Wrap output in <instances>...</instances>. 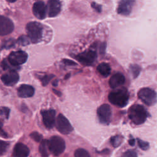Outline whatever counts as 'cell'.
<instances>
[{
    "label": "cell",
    "instance_id": "1",
    "mask_svg": "<svg viewBox=\"0 0 157 157\" xmlns=\"http://www.w3.org/2000/svg\"><path fill=\"white\" fill-rule=\"evenodd\" d=\"M129 98L128 91L124 87L115 89L108 96L110 102L120 107H125L128 102Z\"/></svg>",
    "mask_w": 157,
    "mask_h": 157
},
{
    "label": "cell",
    "instance_id": "2",
    "mask_svg": "<svg viewBox=\"0 0 157 157\" xmlns=\"http://www.w3.org/2000/svg\"><path fill=\"white\" fill-rule=\"evenodd\" d=\"M128 117L133 123L139 125L145 121L148 117V112L142 105L134 104L129 108Z\"/></svg>",
    "mask_w": 157,
    "mask_h": 157
},
{
    "label": "cell",
    "instance_id": "3",
    "mask_svg": "<svg viewBox=\"0 0 157 157\" xmlns=\"http://www.w3.org/2000/svg\"><path fill=\"white\" fill-rule=\"evenodd\" d=\"M29 39L31 42L36 44L39 42L42 37V26L37 21L28 23L26 26Z\"/></svg>",
    "mask_w": 157,
    "mask_h": 157
},
{
    "label": "cell",
    "instance_id": "4",
    "mask_svg": "<svg viewBox=\"0 0 157 157\" xmlns=\"http://www.w3.org/2000/svg\"><path fill=\"white\" fill-rule=\"evenodd\" d=\"M48 149L54 155L58 156L61 154L65 150V142L61 137L58 136H52L47 140Z\"/></svg>",
    "mask_w": 157,
    "mask_h": 157
},
{
    "label": "cell",
    "instance_id": "5",
    "mask_svg": "<svg viewBox=\"0 0 157 157\" xmlns=\"http://www.w3.org/2000/svg\"><path fill=\"white\" fill-rule=\"evenodd\" d=\"M139 98L146 105H153L156 102V92L149 88H143L138 92Z\"/></svg>",
    "mask_w": 157,
    "mask_h": 157
},
{
    "label": "cell",
    "instance_id": "6",
    "mask_svg": "<svg viewBox=\"0 0 157 157\" xmlns=\"http://www.w3.org/2000/svg\"><path fill=\"white\" fill-rule=\"evenodd\" d=\"M28 59V55L26 52L22 50H18L11 52L9 56L7 61L9 63L13 66H18L24 64Z\"/></svg>",
    "mask_w": 157,
    "mask_h": 157
},
{
    "label": "cell",
    "instance_id": "7",
    "mask_svg": "<svg viewBox=\"0 0 157 157\" xmlns=\"http://www.w3.org/2000/svg\"><path fill=\"white\" fill-rule=\"evenodd\" d=\"M55 123L56 129L63 134H68L73 130V128L69 120L61 113L58 115Z\"/></svg>",
    "mask_w": 157,
    "mask_h": 157
},
{
    "label": "cell",
    "instance_id": "8",
    "mask_svg": "<svg viewBox=\"0 0 157 157\" xmlns=\"http://www.w3.org/2000/svg\"><path fill=\"white\" fill-rule=\"evenodd\" d=\"M97 115L102 124H109L112 117V110L110 105L107 104L101 105L97 110Z\"/></svg>",
    "mask_w": 157,
    "mask_h": 157
},
{
    "label": "cell",
    "instance_id": "9",
    "mask_svg": "<svg viewBox=\"0 0 157 157\" xmlns=\"http://www.w3.org/2000/svg\"><path fill=\"white\" fill-rule=\"evenodd\" d=\"M75 58L84 65H91L97 58V53L94 50L85 51L75 56Z\"/></svg>",
    "mask_w": 157,
    "mask_h": 157
},
{
    "label": "cell",
    "instance_id": "10",
    "mask_svg": "<svg viewBox=\"0 0 157 157\" xmlns=\"http://www.w3.org/2000/svg\"><path fill=\"white\" fill-rule=\"evenodd\" d=\"M56 112L53 109L44 110L41 112L43 123L47 129H52L55 124Z\"/></svg>",
    "mask_w": 157,
    "mask_h": 157
},
{
    "label": "cell",
    "instance_id": "11",
    "mask_svg": "<svg viewBox=\"0 0 157 157\" xmlns=\"http://www.w3.org/2000/svg\"><path fill=\"white\" fill-rule=\"evenodd\" d=\"M14 29L12 20L4 16L0 15V36H6L11 33Z\"/></svg>",
    "mask_w": 157,
    "mask_h": 157
},
{
    "label": "cell",
    "instance_id": "12",
    "mask_svg": "<svg viewBox=\"0 0 157 157\" xmlns=\"http://www.w3.org/2000/svg\"><path fill=\"white\" fill-rule=\"evenodd\" d=\"M18 80L19 75L14 70H11L1 76V80L6 86H13L18 82Z\"/></svg>",
    "mask_w": 157,
    "mask_h": 157
},
{
    "label": "cell",
    "instance_id": "13",
    "mask_svg": "<svg viewBox=\"0 0 157 157\" xmlns=\"http://www.w3.org/2000/svg\"><path fill=\"white\" fill-rule=\"evenodd\" d=\"M33 12L34 16L38 19L42 20L46 17L47 6L43 1H37L33 6Z\"/></svg>",
    "mask_w": 157,
    "mask_h": 157
},
{
    "label": "cell",
    "instance_id": "14",
    "mask_svg": "<svg viewBox=\"0 0 157 157\" xmlns=\"http://www.w3.org/2000/svg\"><path fill=\"white\" fill-rule=\"evenodd\" d=\"M134 1L131 0H122L119 2L117 13L123 15H128L131 12Z\"/></svg>",
    "mask_w": 157,
    "mask_h": 157
},
{
    "label": "cell",
    "instance_id": "15",
    "mask_svg": "<svg viewBox=\"0 0 157 157\" xmlns=\"http://www.w3.org/2000/svg\"><path fill=\"white\" fill-rule=\"evenodd\" d=\"M61 2L57 0H49L47 2V9L50 17H56L61 10Z\"/></svg>",
    "mask_w": 157,
    "mask_h": 157
},
{
    "label": "cell",
    "instance_id": "16",
    "mask_svg": "<svg viewBox=\"0 0 157 157\" xmlns=\"http://www.w3.org/2000/svg\"><path fill=\"white\" fill-rule=\"evenodd\" d=\"M29 154V148L23 143H17L13 150V157H28Z\"/></svg>",
    "mask_w": 157,
    "mask_h": 157
},
{
    "label": "cell",
    "instance_id": "17",
    "mask_svg": "<svg viewBox=\"0 0 157 157\" xmlns=\"http://www.w3.org/2000/svg\"><path fill=\"white\" fill-rule=\"evenodd\" d=\"M34 88L29 85L26 84L21 85L17 90L18 96L22 98H26L32 97L34 94Z\"/></svg>",
    "mask_w": 157,
    "mask_h": 157
},
{
    "label": "cell",
    "instance_id": "18",
    "mask_svg": "<svg viewBox=\"0 0 157 157\" xmlns=\"http://www.w3.org/2000/svg\"><path fill=\"white\" fill-rule=\"evenodd\" d=\"M125 82V77L121 72H117L114 74L109 79V83L110 86L113 89L123 85Z\"/></svg>",
    "mask_w": 157,
    "mask_h": 157
},
{
    "label": "cell",
    "instance_id": "19",
    "mask_svg": "<svg viewBox=\"0 0 157 157\" xmlns=\"http://www.w3.org/2000/svg\"><path fill=\"white\" fill-rule=\"evenodd\" d=\"M97 71L103 77H107L109 75L111 72V68L110 65L106 63H101L97 67Z\"/></svg>",
    "mask_w": 157,
    "mask_h": 157
},
{
    "label": "cell",
    "instance_id": "20",
    "mask_svg": "<svg viewBox=\"0 0 157 157\" xmlns=\"http://www.w3.org/2000/svg\"><path fill=\"white\" fill-rule=\"evenodd\" d=\"M48 145H47V140H42L40 142V144L39 147V150L40 153L43 157L48 156Z\"/></svg>",
    "mask_w": 157,
    "mask_h": 157
},
{
    "label": "cell",
    "instance_id": "21",
    "mask_svg": "<svg viewBox=\"0 0 157 157\" xmlns=\"http://www.w3.org/2000/svg\"><path fill=\"white\" fill-rule=\"evenodd\" d=\"M129 69H130L131 73L132 74V75L134 78H136L139 75L140 71H141L140 67L139 65L135 64H131L129 66Z\"/></svg>",
    "mask_w": 157,
    "mask_h": 157
},
{
    "label": "cell",
    "instance_id": "22",
    "mask_svg": "<svg viewBox=\"0 0 157 157\" xmlns=\"http://www.w3.org/2000/svg\"><path fill=\"white\" fill-rule=\"evenodd\" d=\"M123 141V137L121 136L116 135L114 136H112L110 139V143L114 147H118Z\"/></svg>",
    "mask_w": 157,
    "mask_h": 157
},
{
    "label": "cell",
    "instance_id": "23",
    "mask_svg": "<svg viewBox=\"0 0 157 157\" xmlns=\"http://www.w3.org/2000/svg\"><path fill=\"white\" fill-rule=\"evenodd\" d=\"M75 157H91L90 153L83 148H78L75 151Z\"/></svg>",
    "mask_w": 157,
    "mask_h": 157
},
{
    "label": "cell",
    "instance_id": "24",
    "mask_svg": "<svg viewBox=\"0 0 157 157\" xmlns=\"http://www.w3.org/2000/svg\"><path fill=\"white\" fill-rule=\"evenodd\" d=\"M9 144L6 141L0 140V156L4 155L9 148Z\"/></svg>",
    "mask_w": 157,
    "mask_h": 157
},
{
    "label": "cell",
    "instance_id": "25",
    "mask_svg": "<svg viewBox=\"0 0 157 157\" xmlns=\"http://www.w3.org/2000/svg\"><path fill=\"white\" fill-rule=\"evenodd\" d=\"M9 114H10V109L8 107H2L0 108V115L2 117L7 119L9 118Z\"/></svg>",
    "mask_w": 157,
    "mask_h": 157
},
{
    "label": "cell",
    "instance_id": "26",
    "mask_svg": "<svg viewBox=\"0 0 157 157\" xmlns=\"http://www.w3.org/2000/svg\"><path fill=\"white\" fill-rule=\"evenodd\" d=\"M18 42L23 46L27 45L29 44V39L26 36H21L18 39Z\"/></svg>",
    "mask_w": 157,
    "mask_h": 157
},
{
    "label": "cell",
    "instance_id": "27",
    "mask_svg": "<svg viewBox=\"0 0 157 157\" xmlns=\"http://www.w3.org/2000/svg\"><path fill=\"white\" fill-rule=\"evenodd\" d=\"M137 143L139 147L143 150H147L149 148V144L147 142L142 140L140 139H137Z\"/></svg>",
    "mask_w": 157,
    "mask_h": 157
},
{
    "label": "cell",
    "instance_id": "28",
    "mask_svg": "<svg viewBox=\"0 0 157 157\" xmlns=\"http://www.w3.org/2000/svg\"><path fill=\"white\" fill-rule=\"evenodd\" d=\"M15 45V40L13 39H10L5 41L3 44H2V48H9L13 47Z\"/></svg>",
    "mask_w": 157,
    "mask_h": 157
},
{
    "label": "cell",
    "instance_id": "29",
    "mask_svg": "<svg viewBox=\"0 0 157 157\" xmlns=\"http://www.w3.org/2000/svg\"><path fill=\"white\" fill-rule=\"evenodd\" d=\"M30 137L36 142H41L42 140V134H39L37 132H33L32 133L30 134Z\"/></svg>",
    "mask_w": 157,
    "mask_h": 157
},
{
    "label": "cell",
    "instance_id": "30",
    "mask_svg": "<svg viewBox=\"0 0 157 157\" xmlns=\"http://www.w3.org/2000/svg\"><path fill=\"white\" fill-rule=\"evenodd\" d=\"M55 76L53 74L47 75H45L44 77H43L42 78H40L42 85L43 86H46L48 83V82L50 81V80L52 78H53Z\"/></svg>",
    "mask_w": 157,
    "mask_h": 157
},
{
    "label": "cell",
    "instance_id": "31",
    "mask_svg": "<svg viewBox=\"0 0 157 157\" xmlns=\"http://www.w3.org/2000/svg\"><path fill=\"white\" fill-rule=\"evenodd\" d=\"M121 157H137V155L136 151L133 150H128L122 155Z\"/></svg>",
    "mask_w": 157,
    "mask_h": 157
},
{
    "label": "cell",
    "instance_id": "32",
    "mask_svg": "<svg viewBox=\"0 0 157 157\" xmlns=\"http://www.w3.org/2000/svg\"><path fill=\"white\" fill-rule=\"evenodd\" d=\"M63 62L64 63V64H65L67 66H74V65H76V63H75L74 61H73L71 59H63Z\"/></svg>",
    "mask_w": 157,
    "mask_h": 157
},
{
    "label": "cell",
    "instance_id": "33",
    "mask_svg": "<svg viewBox=\"0 0 157 157\" xmlns=\"http://www.w3.org/2000/svg\"><path fill=\"white\" fill-rule=\"evenodd\" d=\"M91 7L94 9L97 12H101V6L99 4H98L95 2H92L91 3Z\"/></svg>",
    "mask_w": 157,
    "mask_h": 157
},
{
    "label": "cell",
    "instance_id": "34",
    "mask_svg": "<svg viewBox=\"0 0 157 157\" xmlns=\"http://www.w3.org/2000/svg\"><path fill=\"white\" fill-rule=\"evenodd\" d=\"M129 145H131V146L134 145V144H135V140H134L133 138L129 139Z\"/></svg>",
    "mask_w": 157,
    "mask_h": 157
},
{
    "label": "cell",
    "instance_id": "35",
    "mask_svg": "<svg viewBox=\"0 0 157 157\" xmlns=\"http://www.w3.org/2000/svg\"><path fill=\"white\" fill-rule=\"evenodd\" d=\"M58 80H54V82H53V86H57V83H58Z\"/></svg>",
    "mask_w": 157,
    "mask_h": 157
},
{
    "label": "cell",
    "instance_id": "36",
    "mask_svg": "<svg viewBox=\"0 0 157 157\" xmlns=\"http://www.w3.org/2000/svg\"><path fill=\"white\" fill-rule=\"evenodd\" d=\"M53 91L55 92V93H56V94H58V96H61V93L60 92H59V91H56V90H53Z\"/></svg>",
    "mask_w": 157,
    "mask_h": 157
},
{
    "label": "cell",
    "instance_id": "37",
    "mask_svg": "<svg viewBox=\"0 0 157 157\" xmlns=\"http://www.w3.org/2000/svg\"><path fill=\"white\" fill-rule=\"evenodd\" d=\"M2 126H3V123H2V120L0 119V129L2 127Z\"/></svg>",
    "mask_w": 157,
    "mask_h": 157
}]
</instances>
